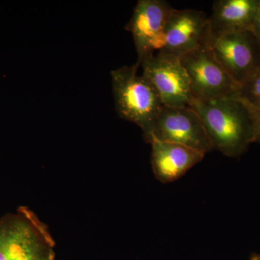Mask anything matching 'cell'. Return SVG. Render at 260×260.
<instances>
[{
	"mask_svg": "<svg viewBox=\"0 0 260 260\" xmlns=\"http://www.w3.org/2000/svg\"><path fill=\"white\" fill-rule=\"evenodd\" d=\"M189 106L203 120L214 150L236 158L256 143L254 111L239 98L192 99Z\"/></svg>",
	"mask_w": 260,
	"mask_h": 260,
	"instance_id": "obj_1",
	"label": "cell"
},
{
	"mask_svg": "<svg viewBox=\"0 0 260 260\" xmlns=\"http://www.w3.org/2000/svg\"><path fill=\"white\" fill-rule=\"evenodd\" d=\"M47 225L28 207L0 217V260H54Z\"/></svg>",
	"mask_w": 260,
	"mask_h": 260,
	"instance_id": "obj_2",
	"label": "cell"
},
{
	"mask_svg": "<svg viewBox=\"0 0 260 260\" xmlns=\"http://www.w3.org/2000/svg\"><path fill=\"white\" fill-rule=\"evenodd\" d=\"M140 67L135 63L111 72L116 110L120 117L137 124L148 142L162 104L150 81L138 75Z\"/></svg>",
	"mask_w": 260,
	"mask_h": 260,
	"instance_id": "obj_3",
	"label": "cell"
},
{
	"mask_svg": "<svg viewBox=\"0 0 260 260\" xmlns=\"http://www.w3.org/2000/svg\"><path fill=\"white\" fill-rule=\"evenodd\" d=\"M189 78L195 100L234 97L239 86L217 60L209 46H204L179 57Z\"/></svg>",
	"mask_w": 260,
	"mask_h": 260,
	"instance_id": "obj_4",
	"label": "cell"
},
{
	"mask_svg": "<svg viewBox=\"0 0 260 260\" xmlns=\"http://www.w3.org/2000/svg\"><path fill=\"white\" fill-rule=\"evenodd\" d=\"M208 46L239 87L260 69V42L251 30L210 37Z\"/></svg>",
	"mask_w": 260,
	"mask_h": 260,
	"instance_id": "obj_5",
	"label": "cell"
},
{
	"mask_svg": "<svg viewBox=\"0 0 260 260\" xmlns=\"http://www.w3.org/2000/svg\"><path fill=\"white\" fill-rule=\"evenodd\" d=\"M151 137L184 145L204 155L214 150L203 120L190 106H162L149 139Z\"/></svg>",
	"mask_w": 260,
	"mask_h": 260,
	"instance_id": "obj_6",
	"label": "cell"
},
{
	"mask_svg": "<svg viewBox=\"0 0 260 260\" xmlns=\"http://www.w3.org/2000/svg\"><path fill=\"white\" fill-rule=\"evenodd\" d=\"M140 67L142 75L155 89L162 105L189 106L192 100L190 84L179 57L158 51L143 59Z\"/></svg>",
	"mask_w": 260,
	"mask_h": 260,
	"instance_id": "obj_7",
	"label": "cell"
},
{
	"mask_svg": "<svg viewBox=\"0 0 260 260\" xmlns=\"http://www.w3.org/2000/svg\"><path fill=\"white\" fill-rule=\"evenodd\" d=\"M173 8L164 0H140L125 29L131 32L138 53L136 64L162 49L164 29Z\"/></svg>",
	"mask_w": 260,
	"mask_h": 260,
	"instance_id": "obj_8",
	"label": "cell"
},
{
	"mask_svg": "<svg viewBox=\"0 0 260 260\" xmlns=\"http://www.w3.org/2000/svg\"><path fill=\"white\" fill-rule=\"evenodd\" d=\"M208 17L204 12L173 8L164 29V42L159 51L181 57L190 51L209 44Z\"/></svg>",
	"mask_w": 260,
	"mask_h": 260,
	"instance_id": "obj_9",
	"label": "cell"
},
{
	"mask_svg": "<svg viewBox=\"0 0 260 260\" xmlns=\"http://www.w3.org/2000/svg\"><path fill=\"white\" fill-rule=\"evenodd\" d=\"M152 146L151 164L155 178L164 184L173 182L204 158L205 155L177 143L149 139Z\"/></svg>",
	"mask_w": 260,
	"mask_h": 260,
	"instance_id": "obj_10",
	"label": "cell"
},
{
	"mask_svg": "<svg viewBox=\"0 0 260 260\" xmlns=\"http://www.w3.org/2000/svg\"><path fill=\"white\" fill-rule=\"evenodd\" d=\"M259 0L214 2L209 20L210 37L238 30H251Z\"/></svg>",
	"mask_w": 260,
	"mask_h": 260,
	"instance_id": "obj_11",
	"label": "cell"
},
{
	"mask_svg": "<svg viewBox=\"0 0 260 260\" xmlns=\"http://www.w3.org/2000/svg\"><path fill=\"white\" fill-rule=\"evenodd\" d=\"M252 109H260V69L239 87L237 95Z\"/></svg>",
	"mask_w": 260,
	"mask_h": 260,
	"instance_id": "obj_12",
	"label": "cell"
},
{
	"mask_svg": "<svg viewBox=\"0 0 260 260\" xmlns=\"http://www.w3.org/2000/svg\"><path fill=\"white\" fill-rule=\"evenodd\" d=\"M251 30L254 32L256 39L260 42V0L257 10H256V14L254 15V20H253Z\"/></svg>",
	"mask_w": 260,
	"mask_h": 260,
	"instance_id": "obj_13",
	"label": "cell"
},
{
	"mask_svg": "<svg viewBox=\"0 0 260 260\" xmlns=\"http://www.w3.org/2000/svg\"><path fill=\"white\" fill-rule=\"evenodd\" d=\"M254 119L256 126V143H260V109H254Z\"/></svg>",
	"mask_w": 260,
	"mask_h": 260,
	"instance_id": "obj_14",
	"label": "cell"
},
{
	"mask_svg": "<svg viewBox=\"0 0 260 260\" xmlns=\"http://www.w3.org/2000/svg\"><path fill=\"white\" fill-rule=\"evenodd\" d=\"M250 260H260V254H254L251 256Z\"/></svg>",
	"mask_w": 260,
	"mask_h": 260,
	"instance_id": "obj_15",
	"label": "cell"
}]
</instances>
